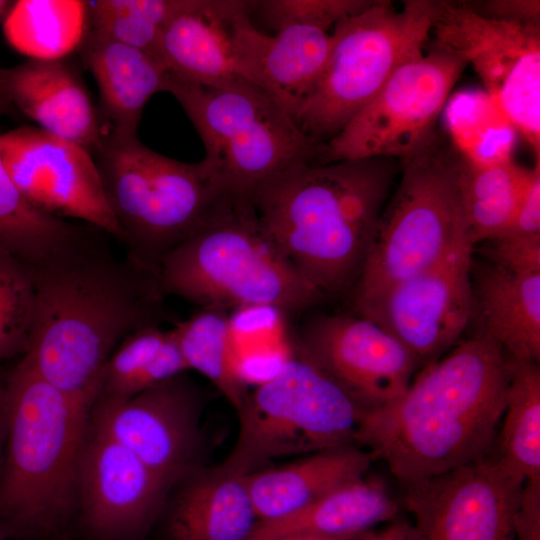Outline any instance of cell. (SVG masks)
Instances as JSON below:
<instances>
[{"instance_id":"5b68a950","label":"cell","mask_w":540,"mask_h":540,"mask_svg":"<svg viewBox=\"0 0 540 540\" xmlns=\"http://www.w3.org/2000/svg\"><path fill=\"white\" fill-rule=\"evenodd\" d=\"M92 155L126 257L156 277L173 249L249 204L203 160L177 161L146 147L136 135L107 131Z\"/></svg>"},{"instance_id":"f546056e","label":"cell","mask_w":540,"mask_h":540,"mask_svg":"<svg viewBox=\"0 0 540 540\" xmlns=\"http://www.w3.org/2000/svg\"><path fill=\"white\" fill-rule=\"evenodd\" d=\"M3 30L29 59H62L80 46L87 27L86 1L20 0L11 4Z\"/></svg>"},{"instance_id":"d4e9b609","label":"cell","mask_w":540,"mask_h":540,"mask_svg":"<svg viewBox=\"0 0 540 540\" xmlns=\"http://www.w3.org/2000/svg\"><path fill=\"white\" fill-rule=\"evenodd\" d=\"M374 460L364 448L348 445L246 475L259 522L290 515L338 486L366 475Z\"/></svg>"},{"instance_id":"e575fe53","label":"cell","mask_w":540,"mask_h":540,"mask_svg":"<svg viewBox=\"0 0 540 540\" xmlns=\"http://www.w3.org/2000/svg\"><path fill=\"white\" fill-rule=\"evenodd\" d=\"M491 260L512 267L540 265V162L505 230L490 240Z\"/></svg>"},{"instance_id":"7a4b0ae2","label":"cell","mask_w":540,"mask_h":540,"mask_svg":"<svg viewBox=\"0 0 540 540\" xmlns=\"http://www.w3.org/2000/svg\"><path fill=\"white\" fill-rule=\"evenodd\" d=\"M507 354L477 334L415 374L395 400L363 411L354 443L403 485L488 457L505 409Z\"/></svg>"},{"instance_id":"ee69618b","label":"cell","mask_w":540,"mask_h":540,"mask_svg":"<svg viewBox=\"0 0 540 540\" xmlns=\"http://www.w3.org/2000/svg\"><path fill=\"white\" fill-rule=\"evenodd\" d=\"M11 6V2L0 0V17L6 14Z\"/></svg>"},{"instance_id":"277c9868","label":"cell","mask_w":540,"mask_h":540,"mask_svg":"<svg viewBox=\"0 0 540 540\" xmlns=\"http://www.w3.org/2000/svg\"><path fill=\"white\" fill-rule=\"evenodd\" d=\"M6 382L9 420L0 475V537L59 536L77 514L90 412L22 358Z\"/></svg>"},{"instance_id":"6da1fadb","label":"cell","mask_w":540,"mask_h":540,"mask_svg":"<svg viewBox=\"0 0 540 540\" xmlns=\"http://www.w3.org/2000/svg\"><path fill=\"white\" fill-rule=\"evenodd\" d=\"M104 234L88 225L75 242L31 268L35 320L22 356L89 412L108 358L131 333L158 325L164 297L157 277L117 258Z\"/></svg>"},{"instance_id":"e0dca14e","label":"cell","mask_w":540,"mask_h":540,"mask_svg":"<svg viewBox=\"0 0 540 540\" xmlns=\"http://www.w3.org/2000/svg\"><path fill=\"white\" fill-rule=\"evenodd\" d=\"M472 253L465 244L357 309L425 365L450 348L472 319Z\"/></svg>"},{"instance_id":"4316f807","label":"cell","mask_w":540,"mask_h":540,"mask_svg":"<svg viewBox=\"0 0 540 540\" xmlns=\"http://www.w3.org/2000/svg\"><path fill=\"white\" fill-rule=\"evenodd\" d=\"M455 151V150H454ZM457 187L472 247L498 237L512 219L533 175L513 160L476 165L455 151Z\"/></svg>"},{"instance_id":"ac0fdd59","label":"cell","mask_w":540,"mask_h":540,"mask_svg":"<svg viewBox=\"0 0 540 540\" xmlns=\"http://www.w3.org/2000/svg\"><path fill=\"white\" fill-rule=\"evenodd\" d=\"M296 350L334 378L364 411L398 398L422 365L387 330L359 315L309 319L296 338Z\"/></svg>"},{"instance_id":"2e32d148","label":"cell","mask_w":540,"mask_h":540,"mask_svg":"<svg viewBox=\"0 0 540 540\" xmlns=\"http://www.w3.org/2000/svg\"><path fill=\"white\" fill-rule=\"evenodd\" d=\"M171 488L89 420L78 468L77 515L90 540H142Z\"/></svg>"},{"instance_id":"ba28073f","label":"cell","mask_w":540,"mask_h":540,"mask_svg":"<svg viewBox=\"0 0 540 540\" xmlns=\"http://www.w3.org/2000/svg\"><path fill=\"white\" fill-rule=\"evenodd\" d=\"M363 411L334 378L296 350L249 392L237 411L236 442L220 466L246 476L276 459L354 445Z\"/></svg>"},{"instance_id":"603a6c76","label":"cell","mask_w":540,"mask_h":540,"mask_svg":"<svg viewBox=\"0 0 540 540\" xmlns=\"http://www.w3.org/2000/svg\"><path fill=\"white\" fill-rule=\"evenodd\" d=\"M79 49L99 89L105 132L136 135L145 104L167 91V67L157 56L94 30L86 31Z\"/></svg>"},{"instance_id":"52a82bcc","label":"cell","mask_w":540,"mask_h":540,"mask_svg":"<svg viewBox=\"0 0 540 540\" xmlns=\"http://www.w3.org/2000/svg\"><path fill=\"white\" fill-rule=\"evenodd\" d=\"M199 134L203 161L241 201L299 166L314 163L325 145L313 142L258 86L240 79L201 85L169 72L167 91Z\"/></svg>"},{"instance_id":"d6a6232c","label":"cell","mask_w":540,"mask_h":540,"mask_svg":"<svg viewBox=\"0 0 540 540\" xmlns=\"http://www.w3.org/2000/svg\"><path fill=\"white\" fill-rule=\"evenodd\" d=\"M86 5L91 30L159 58L161 31L178 0H96Z\"/></svg>"},{"instance_id":"3957f363","label":"cell","mask_w":540,"mask_h":540,"mask_svg":"<svg viewBox=\"0 0 540 540\" xmlns=\"http://www.w3.org/2000/svg\"><path fill=\"white\" fill-rule=\"evenodd\" d=\"M393 160L305 164L249 198L268 236L324 295L354 286L395 176Z\"/></svg>"},{"instance_id":"8992f818","label":"cell","mask_w":540,"mask_h":540,"mask_svg":"<svg viewBox=\"0 0 540 540\" xmlns=\"http://www.w3.org/2000/svg\"><path fill=\"white\" fill-rule=\"evenodd\" d=\"M160 289L203 308L299 312L324 294L282 253L251 205L201 230L162 260Z\"/></svg>"},{"instance_id":"f35d334b","label":"cell","mask_w":540,"mask_h":540,"mask_svg":"<svg viewBox=\"0 0 540 540\" xmlns=\"http://www.w3.org/2000/svg\"><path fill=\"white\" fill-rule=\"evenodd\" d=\"M481 7V10L473 8L488 18L540 25L539 0H490L481 3Z\"/></svg>"},{"instance_id":"74e56055","label":"cell","mask_w":540,"mask_h":540,"mask_svg":"<svg viewBox=\"0 0 540 540\" xmlns=\"http://www.w3.org/2000/svg\"><path fill=\"white\" fill-rule=\"evenodd\" d=\"M514 533L515 540H540V479L524 483Z\"/></svg>"},{"instance_id":"8d00e7d4","label":"cell","mask_w":540,"mask_h":540,"mask_svg":"<svg viewBox=\"0 0 540 540\" xmlns=\"http://www.w3.org/2000/svg\"><path fill=\"white\" fill-rule=\"evenodd\" d=\"M374 3L373 0H255L249 1V11L276 32L296 25L327 31Z\"/></svg>"},{"instance_id":"60d3db41","label":"cell","mask_w":540,"mask_h":540,"mask_svg":"<svg viewBox=\"0 0 540 540\" xmlns=\"http://www.w3.org/2000/svg\"><path fill=\"white\" fill-rule=\"evenodd\" d=\"M9 407L6 382L0 380V475L2 471L8 434Z\"/></svg>"},{"instance_id":"1f68e13d","label":"cell","mask_w":540,"mask_h":540,"mask_svg":"<svg viewBox=\"0 0 540 540\" xmlns=\"http://www.w3.org/2000/svg\"><path fill=\"white\" fill-rule=\"evenodd\" d=\"M443 111L451 146L461 158L484 166L512 160L518 131L485 91L454 93Z\"/></svg>"},{"instance_id":"b9f144b4","label":"cell","mask_w":540,"mask_h":540,"mask_svg":"<svg viewBox=\"0 0 540 540\" xmlns=\"http://www.w3.org/2000/svg\"><path fill=\"white\" fill-rule=\"evenodd\" d=\"M361 535L362 534L342 536V537H323V536H315V535H307V534H296V535H289V536L281 537L276 540H357Z\"/></svg>"},{"instance_id":"f6af8a7d","label":"cell","mask_w":540,"mask_h":540,"mask_svg":"<svg viewBox=\"0 0 540 540\" xmlns=\"http://www.w3.org/2000/svg\"><path fill=\"white\" fill-rule=\"evenodd\" d=\"M0 540H10V539H5V538H3V537H0Z\"/></svg>"},{"instance_id":"7bdbcfd3","label":"cell","mask_w":540,"mask_h":540,"mask_svg":"<svg viewBox=\"0 0 540 540\" xmlns=\"http://www.w3.org/2000/svg\"><path fill=\"white\" fill-rule=\"evenodd\" d=\"M0 71H1V67H0ZM15 112L16 110L12 107V105L7 100L0 84V114L12 115Z\"/></svg>"},{"instance_id":"d590c367","label":"cell","mask_w":540,"mask_h":540,"mask_svg":"<svg viewBox=\"0 0 540 540\" xmlns=\"http://www.w3.org/2000/svg\"><path fill=\"white\" fill-rule=\"evenodd\" d=\"M166 332L158 325H150L128 335L112 352L102 369L97 398L131 396L136 381L160 350Z\"/></svg>"},{"instance_id":"44dd1931","label":"cell","mask_w":540,"mask_h":540,"mask_svg":"<svg viewBox=\"0 0 540 540\" xmlns=\"http://www.w3.org/2000/svg\"><path fill=\"white\" fill-rule=\"evenodd\" d=\"M332 44V34L318 28L296 25L270 36L249 21L241 33L246 78L294 119L319 78Z\"/></svg>"},{"instance_id":"83f0119b","label":"cell","mask_w":540,"mask_h":540,"mask_svg":"<svg viewBox=\"0 0 540 540\" xmlns=\"http://www.w3.org/2000/svg\"><path fill=\"white\" fill-rule=\"evenodd\" d=\"M174 329L189 370L205 376L238 411L250 391L226 310L203 308Z\"/></svg>"},{"instance_id":"ffe728a7","label":"cell","mask_w":540,"mask_h":540,"mask_svg":"<svg viewBox=\"0 0 540 540\" xmlns=\"http://www.w3.org/2000/svg\"><path fill=\"white\" fill-rule=\"evenodd\" d=\"M0 84L16 110L39 128L92 153L105 129L76 70L62 59H29L1 68Z\"/></svg>"},{"instance_id":"7402d4cb","label":"cell","mask_w":540,"mask_h":540,"mask_svg":"<svg viewBox=\"0 0 540 540\" xmlns=\"http://www.w3.org/2000/svg\"><path fill=\"white\" fill-rule=\"evenodd\" d=\"M178 483L164 524L165 540L250 539L259 520L245 476L220 465L197 467Z\"/></svg>"},{"instance_id":"ab89813d","label":"cell","mask_w":540,"mask_h":540,"mask_svg":"<svg viewBox=\"0 0 540 540\" xmlns=\"http://www.w3.org/2000/svg\"><path fill=\"white\" fill-rule=\"evenodd\" d=\"M357 540H416V534L411 522L397 517L384 528L363 533Z\"/></svg>"},{"instance_id":"5bb4252c","label":"cell","mask_w":540,"mask_h":540,"mask_svg":"<svg viewBox=\"0 0 540 540\" xmlns=\"http://www.w3.org/2000/svg\"><path fill=\"white\" fill-rule=\"evenodd\" d=\"M201 407L184 373L126 398H97L89 420L172 488L198 467Z\"/></svg>"},{"instance_id":"4dcf8cb0","label":"cell","mask_w":540,"mask_h":540,"mask_svg":"<svg viewBox=\"0 0 540 540\" xmlns=\"http://www.w3.org/2000/svg\"><path fill=\"white\" fill-rule=\"evenodd\" d=\"M508 357V356H507ZM509 384L496 458L527 481L540 479V369L508 357Z\"/></svg>"},{"instance_id":"d6986e66","label":"cell","mask_w":540,"mask_h":540,"mask_svg":"<svg viewBox=\"0 0 540 540\" xmlns=\"http://www.w3.org/2000/svg\"><path fill=\"white\" fill-rule=\"evenodd\" d=\"M245 0H178L162 28L158 55L174 76L201 85L244 79L240 29Z\"/></svg>"},{"instance_id":"9c48e42d","label":"cell","mask_w":540,"mask_h":540,"mask_svg":"<svg viewBox=\"0 0 540 540\" xmlns=\"http://www.w3.org/2000/svg\"><path fill=\"white\" fill-rule=\"evenodd\" d=\"M401 180L383 208L354 284L356 310L394 284L469 244L455 168V151L440 138L401 161Z\"/></svg>"},{"instance_id":"7c38bea8","label":"cell","mask_w":540,"mask_h":540,"mask_svg":"<svg viewBox=\"0 0 540 540\" xmlns=\"http://www.w3.org/2000/svg\"><path fill=\"white\" fill-rule=\"evenodd\" d=\"M431 34L473 66L539 161L540 25L488 18L464 1L433 0Z\"/></svg>"},{"instance_id":"30bf717a","label":"cell","mask_w":540,"mask_h":540,"mask_svg":"<svg viewBox=\"0 0 540 540\" xmlns=\"http://www.w3.org/2000/svg\"><path fill=\"white\" fill-rule=\"evenodd\" d=\"M432 8L433 0H408L401 10L376 0L334 26L327 62L294 117L309 139L325 145L399 66L423 53L431 36Z\"/></svg>"},{"instance_id":"484cf974","label":"cell","mask_w":540,"mask_h":540,"mask_svg":"<svg viewBox=\"0 0 540 540\" xmlns=\"http://www.w3.org/2000/svg\"><path fill=\"white\" fill-rule=\"evenodd\" d=\"M399 506L385 483L364 475L338 486L285 517L258 522L249 540H276L307 534L360 535L398 517Z\"/></svg>"},{"instance_id":"8fae6325","label":"cell","mask_w":540,"mask_h":540,"mask_svg":"<svg viewBox=\"0 0 540 540\" xmlns=\"http://www.w3.org/2000/svg\"><path fill=\"white\" fill-rule=\"evenodd\" d=\"M467 66L452 48L435 39L428 42L325 144L313 164L371 157L403 161L426 150L439 137L437 121Z\"/></svg>"},{"instance_id":"f1b7e54d","label":"cell","mask_w":540,"mask_h":540,"mask_svg":"<svg viewBox=\"0 0 540 540\" xmlns=\"http://www.w3.org/2000/svg\"><path fill=\"white\" fill-rule=\"evenodd\" d=\"M85 228L31 204L0 158V249L36 268L75 242Z\"/></svg>"},{"instance_id":"836d02e7","label":"cell","mask_w":540,"mask_h":540,"mask_svg":"<svg viewBox=\"0 0 540 540\" xmlns=\"http://www.w3.org/2000/svg\"><path fill=\"white\" fill-rule=\"evenodd\" d=\"M35 310L31 268L0 249V362L27 352Z\"/></svg>"},{"instance_id":"cb8c5ba5","label":"cell","mask_w":540,"mask_h":540,"mask_svg":"<svg viewBox=\"0 0 540 540\" xmlns=\"http://www.w3.org/2000/svg\"><path fill=\"white\" fill-rule=\"evenodd\" d=\"M473 275V274H472ZM472 277V317L508 357L539 362L540 271L491 262Z\"/></svg>"},{"instance_id":"4fadbf2b","label":"cell","mask_w":540,"mask_h":540,"mask_svg":"<svg viewBox=\"0 0 540 540\" xmlns=\"http://www.w3.org/2000/svg\"><path fill=\"white\" fill-rule=\"evenodd\" d=\"M524 483L489 455L404 484L416 540H515Z\"/></svg>"},{"instance_id":"9a60e30c","label":"cell","mask_w":540,"mask_h":540,"mask_svg":"<svg viewBox=\"0 0 540 540\" xmlns=\"http://www.w3.org/2000/svg\"><path fill=\"white\" fill-rule=\"evenodd\" d=\"M0 158L25 198L41 211L78 219L122 241L89 151L39 127L0 133Z\"/></svg>"}]
</instances>
